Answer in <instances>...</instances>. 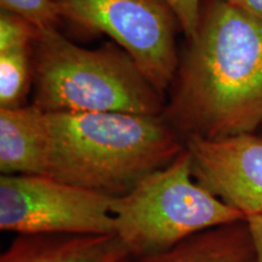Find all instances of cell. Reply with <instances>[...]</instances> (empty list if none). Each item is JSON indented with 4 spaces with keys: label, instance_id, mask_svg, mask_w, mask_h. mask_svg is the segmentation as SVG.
Returning <instances> with one entry per match:
<instances>
[{
    "label": "cell",
    "instance_id": "1",
    "mask_svg": "<svg viewBox=\"0 0 262 262\" xmlns=\"http://www.w3.org/2000/svg\"><path fill=\"white\" fill-rule=\"evenodd\" d=\"M163 117L183 141L253 134L262 123V17L206 0Z\"/></svg>",
    "mask_w": 262,
    "mask_h": 262
},
{
    "label": "cell",
    "instance_id": "2",
    "mask_svg": "<svg viewBox=\"0 0 262 262\" xmlns=\"http://www.w3.org/2000/svg\"><path fill=\"white\" fill-rule=\"evenodd\" d=\"M183 149L185 141L163 116L42 111L41 176L113 196Z\"/></svg>",
    "mask_w": 262,
    "mask_h": 262
},
{
    "label": "cell",
    "instance_id": "3",
    "mask_svg": "<svg viewBox=\"0 0 262 262\" xmlns=\"http://www.w3.org/2000/svg\"><path fill=\"white\" fill-rule=\"evenodd\" d=\"M33 103L44 112L163 116L165 97L122 48L85 49L58 29L33 47Z\"/></svg>",
    "mask_w": 262,
    "mask_h": 262
},
{
    "label": "cell",
    "instance_id": "4",
    "mask_svg": "<svg viewBox=\"0 0 262 262\" xmlns=\"http://www.w3.org/2000/svg\"><path fill=\"white\" fill-rule=\"evenodd\" d=\"M112 212L114 234L131 258L160 253L206 229L247 220L195 181L186 148L116 196Z\"/></svg>",
    "mask_w": 262,
    "mask_h": 262
},
{
    "label": "cell",
    "instance_id": "5",
    "mask_svg": "<svg viewBox=\"0 0 262 262\" xmlns=\"http://www.w3.org/2000/svg\"><path fill=\"white\" fill-rule=\"evenodd\" d=\"M58 15L85 32L103 33L126 51L164 95L179 70L178 18L164 0H54Z\"/></svg>",
    "mask_w": 262,
    "mask_h": 262
},
{
    "label": "cell",
    "instance_id": "6",
    "mask_svg": "<svg viewBox=\"0 0 262 262\" xmlns=\"http://www.w3.org/2000/svg\"><path fill=\"white\" fill-rule=\"evenodd\" d=\"M116 196L57 179L0 176V228L19 234H112Z\"/></svg>",
    "mask_w": 262,
    "mask_h": 262
},
{
    "label": "cell",
    "instance_id": "7",
    "mask_svg": "<svg viewBox=\"0 0 262 262\" xmlns=\"http://www.w3.org/2000/svg\"><path fill=\"white\" fill-rule=\"evenodd\" d=\"M193 178L245 219L262 216V137L192 136L185 140Z\"/></svg>",
    "mask_w": 262,
    "mask_h": 262
},
{
    "label": "cell",
    "instance_id": "8",
    "mask_svg": "<svg viewBox=\"0 0 262 262\" xmlns=\"http://www.w3.org/2000/svg\"><path fill=\"white\" fill-rule=\"evenodd\" d=\"M131 254L117 234H19L0 262H127Z\"/></svg>",
    "mask_w": 262,
    "mask_h": 262
},
{
    "label": "cell",
    "instance_id": "9",
    "mask_svg": "<svg viewBox=\"0 0 262 262\" xmlns=\"http://www.w3.org/2000/svg\"><path fill=\"white\" fill-rule=\"evenodd\" d=\"M129 262H256L247 220L206 229L175 247Z\"/></svg>",
    "mask_w": 262,
    "mask_h": 262
},
{
    "label": "cell",
    "instance_id": "10",
    "mask_svg": "<svg viewBox=\"0 0 262 262\" xmlns=\"http://www.w3.org/2000/svg\"><path fill=\"white\" fill-rule=\"evenodd\" d=\"M42 111L34 104L0 108V171L41 175Z\"/></svg>",
    "mask_w": 262,
    "mask_h": 262
},
{
    "label": "cell",
    "instance_id": "11",
    "mask_svg": "<svg viewBox=\"0 0 262 262\" xmlns=\"http://www.w3.org/2000/svg\"><path fill=\"white\" fill-rule=\"evenodd\" d=\"M34 47V45H33ZM33 47L0 52V108L27 106L26 100L33 83Z\"/></svg>",
    "mask_w": 262,
    "mask_h": 262
},
{
    "label": "cell",
    "instance_id": "12",
    "mask_svg": "<svg viewBox=\"0 0 262 262\" xmlns=\"http://www.w3.org/2000/svg\"><path fill=\"white\" fill-rule=\"evenodd\" d=\"M2 11L27 19L39 32L57 29L61 17L54 0H0Z\"/></svg>",
    "mask_w": 262,
    "mask_h": 262
},
{
    "label": "cell",
    "instance_id": "13",
    "mask_svg": "<svg viewBox=\"0 0 262 262\" xmlns=\"http://www.w3.org/2000/svg\"><path fill=\"white\" fill-rule=\"evenodd\" d=\"M38 34V29L27 19L6 11L0 14V52L33 47Z\"/></svg>",
    "mask_w": 262,
    "mask_h": 262
},
{
    "label": "cell",
    "instance_id": "14",
    "mask_svg": "<svg viewBox=\"0 0 262 262\" xmlns=\"http://www.w3.org/2000/svg\"><path fill=\"white\" fill-rule=\"evenodd\" d=\"M178 18L180 28L187 39L192 38L198 28L202 12V0H164Z\"/></svg>",
    "mask_w": 262,
    "mask_h": 262
},
{
    "label": "cell",
    "instance_id": "15",
    "mask_svg": "<svg viewBox=\"0 0 262 262\" xmlns=\"http://www.w3.org/2000/svg\"><path fill=\"white\" fill-rule=\"evenodd\" d=\"M247 221L253 237L256 262H262V216H251Z\"/></svg>",
    "mask_w": 262,
    "mask_h": 262
},
{
    "label": "cell",
    "instance_id": "16",
    "mask_svg": "<svg viewBox=\"0 0 262 262\" xmlns=\"http://www.w3.org/2000/svg\"><path fill=\"white\" fill-rule=\"evenodd\" d=\"M226 2L262 17V0H226Z\"/></svg>",
    "mask_w": 262,
    "mask_h": 262
},
{
    "label": "cell",
    "instance_id": "17",
    "mask_svg": "<svg viewBox=\"0 0 262 262\" xmlns=\"http://www.w3.org/2000/svg\"><path fill=\"white\" fill-rule=\"evenodd\" d=\"M127 262H129V261H127Z\"/></svg>",
    "mask_w": 262,
    "mask_h": 262
}]
</instances>
